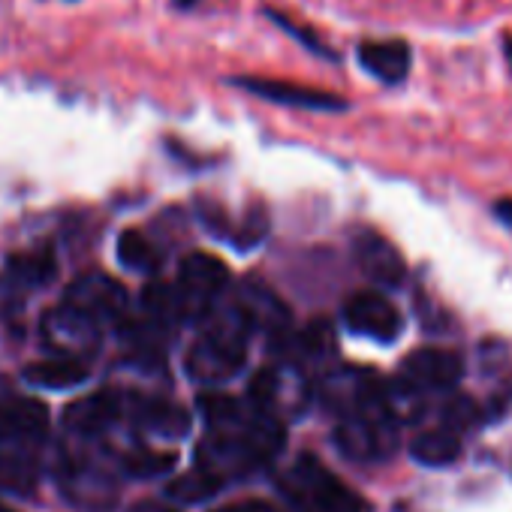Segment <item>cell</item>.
<instances>
[{"instance_id":"cell-1","label":"cell","mask_w":512,"mask_h":512,"mask_svg":"<svg viewBox=\"0 0 512 512\" xmlns=\"http://www.w3.org/2000/svg\"><path fill=\"white\" fill-rule=\"evenodd\" d=\"M250 332L253 329L238 305L220 314H208L199 341L187 353V377L202 386H220L232 380L244 365Z\"/></svg>"},{"instance_id":"cell-2","label":"cell","mask_w":512,"mask_h":512,"mask_svg":"<svg viewBox=\"0 0 512 512\" xmlns=\"http://www.w3.org/2000/svg\"><path fill=\"white\" fill-rule=\"evenodd\" d=\"M281 491L296 512H374L356 488L308 452L284 470Z\"/></svg>"},{"instance_id":"cell-3","label":"cell","mask_w":512,"mask_h":512,"mask_svg":"<svg viewBox=\"0 0 512 512\" xmlns=\"http://www.w3.org/2000/svg\"><path fill=\"white\" fill-rule=\"evenodd\" d=\"M398 434L401 425L380 404L341 416L335 428V446L344 458L356 464H383L398 452Z\"/></svg>"},{"instance_id":"cell-4","label":"cell","mask_w":512,"mask_h":512,"mask_svg":"<svg viewBox=\"0 0 512 512\" xmlns=\"http://www.w3.org/2000/svg\"><path fill=\"white\" fill-rule=\"evenodd\" d=\"M314 398L311 380L302 368L296 365H275L263 368L250 383V404L256 410L269 413L272 419H299Z\"/></svg>"},{"instance_id":"cell-5","label":"cell","mask_w":512,"mask_h":512,"mask_svg":"<svg viewBox=\"0 0 512 512\" xmlns=\"http://www.w3.org/2000/svg\"><path fill=\"white\" fill-rule=\"evenodd\" d=\"M229 284V272L226 266L211 253H190L178 266V299L184 305V314H211L214 302L223 296Z\"/></svg>"},{"instance_id":"cell-6","label":"cell","mask_w":512,"mask_h":512,"mask_svg":"<svg viewBox=\"0 0 512 512\" xmlns=\"http://www.w3.org/2000/svg\"><path fill=\"white\" fill-rule=\"evenodd\" d=\"M464 374H467V362L458 350L419 347L401 362L398 380H404L407 386L428 395V392H455L461 386Z\"/></svg>"},{"instance_id":"cell-7","label":"cell","mask_w":512,"mask_h":512,"mask_svg":"<svg viewBox=\"0 0 512 512\" xmlns=\"http://www.w3.org/2000/svg\"><path fill=\"white\" fill-rule=\"evenodd\" d=\"M341 320L353 335L371 338L377 344H392L404 332V317L398 305L389 296L374 293V290L353 293L341 308Z\"/></svg>"},{"instance_id":"cell-8","label":"cell","mask_w":512,"mask_h":512,"mask_svg":"<svg viewBox=\"0 0 512 512\" xmlns=\"http://www.w3.org/2000/svg\"><path fill=\"white\" fill-rule=\"evenodd\" d=\"M43 344L55 353V359L85 362L100 347V326L79 314L70 305H58L43 317Z\"/></svg>"},{"instance_id":"cell-9","label":"cell","mask_w":512,"mask_h":512,"mask_svg":"<svg viewBox=\"0 0 512 512\" xmlns=\"http://www.w3.org/2000/svg\"><path fill=\"white\" fill-rule=\"evenodd\" d=\"M353 260L359 272L380 290H398L407 281V263L401 250L377 229H356Z\"/></svg>"},{"instance_id":"cell-10","label":"cell","mask_w":512,"mask_h":512,"mask_svg":"<svg viewBox=\"0 0 512 512\" xmlns=\"http://www.w3.org/2000/svg\"><path fill=\"white\" fill-rule=\"evenodd\" d=\"M64 305L76 308L79 314H85L100 326L106 320H118L127 311V290L112 275L88 272L67 287Z\"/></svg>"},{"instance_id":"cell-11","label":"cell","mask_w":512,"mask_h":512,"mask_svg":"<svg viewBox=\"0 0 512 512\" xmlns=\"http://www.w3.org/2000/svg\"><path fill=\"white\" fill-rule=\"evenodd\" d=\"M232 85H238L247 94H256L263 100L281 103V106H296V109H308V112H347L350 103L332 91H320V88H305V85H293V82H281V79H260V76H238L232 79Z\"/></svg>"},{"instance_id":"cell-12","label":"cell","mask_w":512,"mask_h":512,"mask_svg":"<svg viewBox=\"0 0 512 512\" xmlns=\"http://www.w3.org/2000/svg\"><path fill=\"white\" fill-rule=\"evenodd\" d=\"M49 434V410L34 398L0 395V446L28 449Z\"/></svg>"},{"instance_id":"cell-13","label":"cell","mask_w":512,"mask_h":512,"mask_svg":"<svg viewBox=\"0 0 512 512\" xmlns=\"http://www.w3.org/2000/svg\"><path fill=\"white\" fill-rule=\"evenodd\" d=\"M359 67L386 88H398L410 79L413 70V46L404 37L362 40L356 46Z\"/></svg>"},{"instance_id":"cell-14","label":"cell","mask_w":512,"mask_h":512,"mask_svg":"<svg viewBox=\"0 0 512 512\" xmlns=\"http://www.w3.org/2000/svg\"><path fill=\"white\" fill-rule=\"evenodd\" d=\"M121 410H124V401L112 392L85 395L67 407L64 425H67V431H73L79 437H94V434L109 431L115 425V419L121 416Z\"/></svg>"},{"instance_id":"cell-15","label":"cell","mask_w":512,"mask_h":512,"mask_svg":"<svg viewBox=\"0 0 512 512\" xmlns=\"http://www.w3.org/2000/svg\"><path fill=\"white\" fill-rule=\"evenodd\" d=\"M235 305L244 311L250 329H263L275 338L290 335V311L284 308V302L272 290H266L260 284H247Z\"/></svg>"},{"instance_id":"cell-16","label":"cell","mask_w":512,"mask_h":512,"mask_svg":"<svg viewBox=\"0 0 512 512\" xmlns=\"http://www.w3.org/2000/svg\"><path fill=\"white\" fill-rule=\"evenodd\" d=\"M410 458L419 464V467H428V470H446L452 464L461 461L464 455V437L437 425V428H425L419 431L410 446H407Z\"/></svg>"},{"instance_id":"cell-17","label":"cell","mask_w":512,"mask_h":512,"mask_svg":"<svg viewBox=\"0 0 512 512\" xmlns=\"http://www.w3.org/2000/svg\"><path fill=\"white\" fill-rule=\"evenodd\" d=\"M130 416L136 419L139 428H145L148 434H157V437L178 440L190 431V416L166 398H133Z\"/></svg>"},{"instance_id":"cell-18","label":"cell","mask_w":512,"mask_h":512,"mask_svg":"<svg viewBox=\"0 0 512 512\" xmlns=\"http://www.w3.org/2000/svg\"><path fill=\"white\" fill-rule=\"evenodd\" d=\"M25 380L40 389H70L88 380V365L76 359H46L25 368Z\"/></svg>"},{"instance_id":"cell-19","label":"cell","mask_w":512,"mask_h":512,"mask_svg":"<svg viewBox=\"0 0 512 512\" xmlns=\"http://www.w3.org/2000/svg\"><path fill=\"white\" fill-rule=\"evenodd\" d=\"M7 275L22 287V290H37L46 287L55 278V256L52 250H28L16 253L7 263Z\"/></svg>"},{"instance_id":"cell-20","label":"cell","mask_w":512,"mask_h":512,"mask_svg":"<svg viewBox=\"0 0 512 512\" xmlns=\"http://www.w3.org/2000/svg\"><path fill=\"white\" fill-rule=\"evenodd\" d=\"M296 347H299V356H302V365H296V368L305 371V368L317 365V368H326V374L332 371V362L338 356V341H335V329L329 323L311 326L305 335H299Z\"/></svg>"},{"instance_id":"cell-21","label":"cell","mask_w":512,"mask_h":512,"mask_svg":"<svg viewBox=\"0 0 512 512\" xmlns=\"http://www.w3.org/2000/svg\"><path fill=\"white\" fill-rule=\"evenodd\" d=\"M142 308H145L148 326H154V329H175L181 323V317H187L178 293L172 287H163V284H154L145 290Z\"/></svg>"},{"instance_id":"cell-22","label":"cell","mask_w":512,"mask_h":512,"mask_svg":"<svg viewBox=\"0 0 512 512\" xmlns=\"http://www.w3.org/2000/svg\"><path fill=\"white\" fill-rule=\"evenodd\" d=\"M488 416H485V407L479 401H473L470 395L464 392H449V398L440 404V425L455 431V434H467L470 428L482 425Z\"/></svg>"},{"instance_id":"cell-23","label":"cell","mask_w":512,"mask_h":512,"mask_svg":"<svg viewBox=\"0 0 512 512\" xmlns=\"http://www.w3.org/2000/svg\"><path fill=\"white\" fill-rule=\"evenodd\" d=\"M220 488H223L220 479H214L211 473L193 467L190 473L172 479V482L166 485V494H169L175 503H205V500H211Z\"/></svg>"},{"instance_id":"cell-24","label":"cell","mask_w":512,"mask_h":512,"mask_svg":"<svg viewBox=\"0 0 512 512\" xmlns=\"http://www.w3.org/2000/svg\"><path fill=\"white\" fill-rule=\"evenodd\" d=\"M118 260L133 272H157L160 269V253L157 247L136 229L121 232L118 238Z\"/></svg>"},{"instance_id":"cell-25","label":"cell","mask_w":512,"mask_h":512,"mask_svg":"<svg viewBox=\"0 0 512 512\" xmlns=\"http://www.w3.org/2000/svg\"><path fill=\"white\" fill-rule=\"evenodd\" d=\"M124 467L133 476H160L175 467V455L169 452H154V449H136L124 458Z\"/></svg>"},{"instance_id":"cell-26","label":"cell","mask_w":512,"mask_h":512,"mask_svg":"<svg viewBox=\"0 0 512 512\" xmlns=\"http://www.w3.org/2000/svg\"><path fill=\"white\" fill-rule=\"evenodd\" d=\"M266 16H272V22H278V25H281L293 40H299V43H302L305 49H311L314 55H320V58H326V61H338V55H335V52H332V49H329V46H326L314 31L302 28L299 22L287 19V16H284V13H278V10H266Z\"/></svg>"},{"instance_id":"cell-27","label":"cell","mask_w":512,"mask_h":512,"mask_svg":"<svg viewBox=\"0 0 512 512\" xmlns=\"http://www.w3.org/2000/svg\"><path fill=\"white\" fill-rule=\"evenodd\" d=\"M25 305V290L4 272L0 275V320L13 317Z\"/></svg>"},{"instance_id":"cell-28","label":"cell","mask_w":512,"mask_h":512,"mask_svg":"<svg viewBox=\"0 0 512 512\" xmlns=\"http://www.w3.org/2000/svg\"><path fill=\"white\" fill-rule=\"evenodd\" d=\"M214 512H284L278 509L275 503L269 500H241V503H229V506H220Z\"/></svg>"},{"instance_id":"cell-29","label":"cell","mask_w":512,"mask_h":512,"mask_svg":"<svg viewBox=\"0 0 512 512\" xmlns=\"http://www.w3.org/2000/svg\"><path fill=\"white\" fill-rule=\"evenodd\" d=\"M491 214H494V220H497L503 229H509V232H512V196H500V199H494V202H491Z\"/></svg>"},{"instance_id":"cell-30","label":"cell","mask_w":512,"mask_h":512,"mask_svg":"<svg viewBox=\"0 0 512 512\" xmlns=\"http://www.w3.org/2000/svg\"><path fill=\"white\" fill-rule=\"evenodd\" d=\"M130 512H181L175 503H160V500H139V503H133V509Z\"/></svg>"},{"instance_id":"cell-31","label":"cell","mask_w":512,"mask_h":512,"mask_svg":"<svg viewBox=\"0 0 512 512\" xmlns=\"http://www.w3.org/2000/svg\"><path fill=\"white\" fill-rule=\"evenodd\" d=\"M500 52H503V64H506L509 79H512V34H503L500 37Z\"/></svg>"},{"instance_id":"cell-32","label":"cell","mask_w":512,"mask_h":512,"mask_svg":"<svg viewBox=\"0 0 512 512\" xmlns=\"http://www.w3.org/2000/svg\"><path fill=\"white\" fill-rule=\"evenodd\" d=\"M178 7H190V4H196V0H175Z\"/></svg>"},{"instance_id":"cell-33","label":"cell","mask_w":512,"mask_h":512,"mask_svg":"<svg viewBox=\"0 0 512 512\" xmlns=\"http://www.w3.org/2000/svg\"><path fill=\"white\" fill-rule=\"evenodd\" d=\"M0 512H16V509H10V506H4V503H0Z\"/></svg>"}]
</instances>
